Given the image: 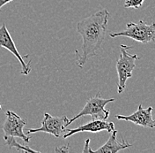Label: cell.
Segmentation results:
<instances>
[{"mask_svg":"<svg viewBox=\"0 0 155 153\" xmlns=\"http://www.w3.org/2000/svg\"><path fill=\"white\" fill-rule=\"evenodd\" d=\"M109 16L107 10L103 9L78 23L77 31L83 40L81 50H76L78 67L83 68L89 58L97 55L105 40Z\"/></svg>","mask_w":155,"mask_h":153,"instance_id":"6da1fadb","label":"cell"},{"mask_svg":"<svg viewBox=\"0 0 155 153\" xmlns=\"http://www.w3.org/2000/svg\"><path fill=\"white\" fill-rule=\"evenodd\" d=\"M115 130V124L113 122H107L103 120H92V121L87 124L81 125L74 129H65V134L64 138L68 137L82 132H91V133H99L101 131L112 132Z\"/></svg>","mask_w":155,"mask_h":153,"instance_id":"9c48e42d","label":"cell"},{"mask_svg":"<svg viewBox=\"0 0 155 153\" xmlns=\"http://www.w3.org/2000/svg\"><path fill=\"white\" fill-rule=\"evenodd\" d=\"M109 37L113 38L124 37L143 43L153 42L155 41V23L148 25L142 19L137 23L130 22L126 25L125 30L122 32H110Z\"/></svg>","mask_w":155,"mask_h":153,"instance_id":"7a4b0ae2","label":"cell"},{"mask_svg":"<svg viewBox=\"0 0 155 153\" xmlns=\"http://www.w3.org/2000/svg\"><path fill=\"white\" fill-rule=\"evenodd\" d=\"M1 110H2V105L0 104V111H1Z\"/></svg>","mask_w":155,"mask_h":153,"instance_id":"2e32d148","label":"cell"},{"mask_svg":"<svg viewBox=\"0 0 155 153\" xmlns=\"http://www.w3.org/2000/svg\"><path fill=\"white\" fill-rule=\"evenodd\" d=\"M108 140L105 144H103L101 147L94 151L93 153H117L120 151L125 150L127 148H130L132 146V144L127 143L124 139L122 140V142H119L117 140V130H114L111 132Z\"/></svg>","mask_w":155,"mask_h":153,"instance_id":"30bf717a","label":"cell"},{"mask_svg":"<svg viewBox=\"0 0 155 153\" xmlns=\"http://www.w3.org/2000/svg\"><path fill=\"white\" fill-rule=\"evenodd\" d=\"M89 144H90V139H87V140L85 141V146H84V149H83V151H82L84 153H93V151H94V150H92V149L90 148Z\"/></svg>","mask_w":155,"mask_h":153,"instance_id":"4fadbf2b","label":"cell"},{"mask_svg":"<svg viewBox=\"0 0 155 153\" xmlns=\"http://www.w3.org/2000/svg\"><path fill=\"white\" fill-rule=\"evenodd\" d=\"M12 0H0V9L4 6V5H5L6 4H8L10 2H12Z\"/></svg>","mask_w":155,"mask_h":153,"instance_id":"9a60e30c","label":"cell"},{"mask_svg":"<svg viewBox=\"0 0 155 153\" xmlns=\"http://www.w3.org/2000/svg\"><path fill=\"white\" fill-rule=\"evenodd\" d=\"M67 116L64 115L62 117H55L45 113L43 115V120L41 123V127L38 128H31L27 130V134H35L37 132H43L53 134L55 137L59 138L65 132L66 127L68 126Z\"/></svg>","mask_w":155,"mask_h":153,"instance_id":"5b68a950","label":"cell"},{"mask_svg":"<svg viewBox=\"0 0 155 153\" xmlns=\"http://www.w3.org/2000/svg\"><path fill=\"white\" fill-rule=\"evenodd\" d=\"M5 141V145L9 148L10 150L15 148L17 151L19 152H34L39 153V151L33 150L31 148H29L28 146H23L20 144H19L16 140V137H12V136H6L4 137Z\"/></svg>","mask_w":155,"mask_h":153,"instance_id":"8fae6325","label":"cell"},{"mask_svg":"<svg viewBox=\"0 0 155 153\" xmlns=\"http://www.w3.org/2000/svg\"><path fill=\"white\" fill-rule=\"evenodd\" d=\"M115 98H102L101 96V93H98L96 96L90 97L87 101L84 108L79 112V113L77 114L74 118L69 120L68 126L71 125L72 122H74L76 120L90 115L93 120H107L108 116L110 114L109 110H107L105 108L107 104L114 102Z\"/></svg>","mask_w":155,"mask_h":153,"instance_id":"277c9868","label":"cell"},{"mask_svg":"<svg viewBox=\"0 0 155 153\" xmlns=\"http://www.w3.org/2000/svg\"><path fill=\"white\" fill-rule=\"evenodd\" d=\"M120 47L121 54L116 62V72L118 75L117 92L122 94L125 89L127 80L132 76V72L136 67L135 61L139 57L136 54H130L128 52V50L132 48L131 46L121 44Z\"/></svg>","mask_w":155,"mask_h":153,"instance_id":"3957f363","label":"cell"},{"mask_svg":"<svg viewBox=\"0 0 155 153\" xmlns=\"http://www.w3.org/2000/svg\"><path fill=\"white\" fill-rule=\"evenodd\" d=\"M5 120L2 127L4 131V137L12 136L16 138H20L25 143L28 144L31 137L28 134L24 133V127L27 124L26 120L13 113L12 111H7L5 113Z\"/></svg>","mask_w":155,"mask_h":153,"instance_id":"8992f818","label":"cell"},{"mask_svg":"<svg viewBox=\"0 0 155 153\" xmlns=\"http://www.w3.org/2000/svg\"><path fill=\"white\" fill-rule=\"evenodd\" d=\"M56 152H68L69 151V146H61L59 148H57Z\"/></svg>","mask_w":155,"mask_h":153,"instance_id":"5bb4252c","label":"cell"},{"mask_svg":"<svg viewBox=\"0 0 155 153\" xmlns=\"http://www.w3.org/2000/svg\"><path fill=\"white\" fill-rule=\"evenodd\" d=\"M153 108L149 106L147 108H143L142 105H138L137 110L134 113L124 116V115H116L117 120H123L125 121H130L136 125L149 127V128H154L155 120L153 118Z\"/></svg>","mask_w":155,"mask_h":153,"instance_id":"ba28073f","label":"cell"},{"mask_svg":"<svg viewBox=\"0 0 155 153\" xmlns=\"http://www.w3.org/2000/svg\"><path fill=\"white\" fill-rule=\"evenodd\" d=\"M145 0H126L124 3L125 8H135L138 9L142 6Z\"/></svg>","mask_w":155,"mask_h":153,"instance_id":"7c38bea8","label":"cell"},{"mask_svg":"<svg viewBox=\"0 0 155 153\" xmlns=\"http://www.w3.org/2000/svg\"><path fill=\"white\" fill-rule=\"evenodd\" d=\"M0 47L8 50L13 56L18 58L19 62L21 65V71L20 74L23 75H28L32 70L31 68V61L29 63H26L24 58L28 57V55H26L24 57L21 56V54L17 50V47L14 43L13 39L12 38L9 31L6 28V25L3 23V25L0 27Z\"/></svg>","mask_w":155,"mask_h":153,"instance_id":"52a82bcc","label":"cell"}]
</instances>
